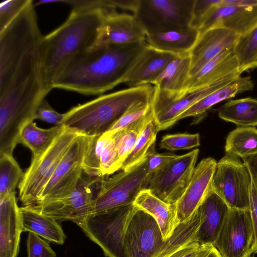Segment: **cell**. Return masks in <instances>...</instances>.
<instances>
[{
	"label": "cell",
	"instance_id": "8",
	"mask_svg": "<svg viewBox=\"0 0 257 257\" xmlns=\"http://www.w3.org/2000/svg\"><path fill=\"white\" fill-rule=\"evenodd\" d=\"M148 173L147 158L127 171L112 176H101L93 201L92 213L133 204L139 193L146 188Z\"/></svg>",
	"mask_w": 257,
	"mask_h": 257
},
{
	"label": "cell",
	"instance_id": "36",
	"mask_svg": "<svg viewBox=\"0 0 257 257\" xmlns=\"http://www.w3.org/2000/svg\"><path fill=\"white\" fill-rule=\"evenodd\" d=\"M24 173L13 155H0V198L16 192Z\"/></svg>",
	"mask_w": 257,
	"mask_h": 257
},
{
	"label": "cell",
	"instance_id": "43",
	"mask_svg": "<svg viewBox=\"0 0 257 257\" xmlns=\"http://www.w3.org/2000/svg\"><path fill=\"white\" fill-rule=\"evenodd\" d=\"M64 118V113H60L54 109L45 98L39 103L35 114V119L56 125H63Z\"/></svg>",
	"mask_w": 257,
	"mask_h": 257
},
{
	"label": "cell",
	"instance_id": "21",
	"mask_svg": "<svg viewBox=\"0 0 257 257\" xmlns=\"http://www.w3.org/2000/svg\"><path fill=\"white\" fill-rule=\"evenodd\" d=\"M190 69V52L177 55L153 82L155 95L168 99L186 95Z\"/></svg>",
	"mask_w": 257,
	"mask_h": 257
},
{
	"label": "cell",
	"instance_id": "33",
	"mask_svg": "<svg viewBox=\"0 0 257 257\" xmlns=\"http://www.w3.org/2000/svg\"><path fill=\"white\" fill-rule=\"evenodd\" d=\"M225 151L241 159L257 155V128L239 126L231 131L226 139Z\"/></svg>",
	"mask_w": 257,
	"mask_h": 257
},
{
	"label": "cell",
	"instance_id": "18",
	"mask_svg": "<svg viewBox=\"0 0 257 257\" xmlns=\"http://www.w3.org/2000/svg\"><path fill=\"white\" fill-rule=\"evenodd\" d=\"M146 36L133 14L116 11L105 15L97 44L140 43L146 41Z\"/></svg>",
	"mask_w": 257,
	"mask_h": 257
},
{
	"label": "cell",
	"instance_id": "42",
	"mask_svg": "<svg viewBox=\"0 0 257 257\" xmlns=\"http://www.w3.org/2000/svg\"><path fill=\"white\" fill-rule=\"evenodd\" d=\"M29 0H11L0 4V31L21 12Z\"/></svg>",
	"mask_w": 257,
	"mask_h": 257
},
{
	"label": "cell",
	"instance_id": "37",
	"mask_svg": "<svg viewBox=\"0 0 257 257\" xmlns=\"http://www.w3.org/2000/svg\"><path fill=\"white\" fill-rule=\"evenodd\" d=\"M88 147L83 161V173L90 177L101 176L100 155L105 140V135L89 137Z\"/></svg>",
	"mask_w": 257,
	"mask_h": 257
},
{
	"label": "cell",
	"instance_id": "31",
	"mask_svg": "<svg viewBox=\"0 0 257 257\" xmlns=\"http://www.w3.org/2000/svg\"><path fill=\"white\" fill-rule=\"evenodd\" d=\"M199 225L200 214L197 209L188 220L177 225L156 257H168L189 244L198 242L197 232Z\"/></svg>",
	"mask_w": 257,
	"mask_h": 257
},
{
	"label": "cell",
	"instance_id": "7",
	"mask_svg": "<svg viewBox=\"0 0 257 257\" xmlns=\"http://www.w3.org/2000/svg\"><path fill=\"white\" fill-rule=\"evenodd\" d=\"M195 0H139L134 14L146 35L191 27Z\"/></svg>",
	"mask_w": 257,
	"mask_h": 257
},
{
	"label": "cell",
	"instance_id": "17",
	"mask_svg": "<svg viewBox=\"0 0 257 257\" xmlns=\"http://www.w3.org/2000/svg\"><path fill=\"white\" fill-rule=\"evenodd\" d=\"M217 162L208 157L195 167L185 191L175 203L178 223L188 220L198 208L212 188Z\"/></svg>",
	"mask_w": 257,
	"mask_h": 257
},
{
	"label": "cell",
	"instance_id": "14",
	"mask_svg": "<svg viewBox=\"0 0 257 257\" xmlns=\"http://www.w3.org/2000/svg\"><path fill=\"white\" fill-rule=\"evenodd\" d=\"M165 242L155 219L135 207L124 238L125 257H156Z\"/></svg>",
	"mask_w": 257,
	"mask_h": 257
},
{
	"label": "cell",
	"instance_id": "29",
	"mask_svg": "<svg viewBox=\"0 0 257 257\" xmlns=\"http://www.w3.org/2000/svg\"><path fill=\"white\" fill-rule=\"evenodd\" d=\"M65 128L63 125H55L48 129L41 128L32 121L22 128L19 144L28 148L33 154L32 159H35L49 149Z\"/></svg>",
	"mask_w": 257,
	"mask_h": 257
},
{
	"label": "cell",
	"instance_id": "11",
	"mask_svg": "<svg viewBox=\"0 0 257 257\" xmlns=\"http://www.w3.org/2000/svg\"><path fill=\"white\" fill-rule=\"evenodd\" d=\"M89 139L81 135L75 137L36 204L65 197L75 190L83 174L82 163Z\"/></svg>",
	"mask_w": 257,
	"mask_h": 257
},
{
	"label": "cell",
	"instance_id": "5",
	"mask_svg": "<svg viewBox=\"0 0 257 257\" xmlns=\"http://www.w3.org/2000/svg\"><path fill=\"white\" fill-rule=\"evenodd\" d=\"M135 206L130 204L91 213L76 223L102 249L105 257H125L123 242Z\"/></svg>",
	"mask_w": 257,
	"mask_h": 257
},
{
	"label": "cell",
	"instance_id": "4",
	"mask_svg": "<svg viewBox=\"0 0 257 257\" xmlns=\"http://www.w3.org/2000/svg\"><path fill=\"white\" fill-rule=\"evenodd\" d=\"M153 92L154 87L147 84L100 96L65 113L63 125L78 135H102L134 103L151 100Z\"/></svg>",
	"mask_w": 257,
	"mask_h": 257
},
{
	"label": "cell",
	"instance_id": "34",
	"mask_svg": "<svg viewBox=\"0 0 257 257\" xmlns=\"http://www.w3.org/2000/svg\"><path fill=\"white\" fill-rule=\"evenodd\" d=\"M153 114L152 108L146 115L111 136L121 167L123 162L133 149L141 130Z\"/></svg>",
	"mask_w": 257,
	"mask_h": 257
},
{
	"label": "cell",
	"instance_id": "45",
	"mask_svg": "<svg viewBox=\"0 0 257 257\" xmlns=\"http://www.w3.org/2000/svg\"><path fill=\"white\" fill-rule=\"evenodd\" d=\"M220 0H195L193 8L191 27L194 28L200 19L213 6L217 5Z\"/></svg>",
	"mask_w": 257,
	"mask_h": 257
},
{
	"label": "cell",
	"instance_id": "22",
	"mask_svg": "<svg viewBox=\"0 0 257 257\" xmlns=\"http://www.w3.org/2000/svg\"><path fill=\"white\" fill-rule=\"evenodd\" d=\"M234 47L223 50L198 72L190 77L187 85L188 93L209 86L231 75L241 74Z\"/></svg>",
	"mask_w": 257,
	"mask_h": 257
},
{
	"label": "cell",
	"instance_id": "39",
	"mask_svg": "<svg viewBox=\"0 0 257 257\" xmlns=\"http://www.w3.org/2000/svg\"><path fill=\"white\" fill-rule=\"evenodd\" d=\"M100 155V170L101 176H108L121 169L117 153L111 136L106 134Z\"/></svg>",
	"mask_w": 257,
	"mask_h": 257
},
{
	"label": "cell",
	"instance_id": "46",
	"mask_svg": "<svg viewBox=\"0 0 257 257\" xmlns=\"http://www.w3.org/2000/svg\"><path fill=\"white\" fill-rule=\"evenodd\" d=\"M249 211L255 236L254 253H257V190L253 183L250 193Z\"/></svg>",
	"mask_w": 257,
	"mask_h": 257
},
{
	"label": "cell",
	"instance_id": "26",
	"mask_svg": "<svg viewBox=\"0 0 257 257\" xmlns=\"http://www.w3.org/2000/svg\"><path fill=\"white\" fill-rule=\"evenodd\" d=\"M20 211L23 232H33L59 244L64 243L67 236L57 220L30 206L20 207Z\"/></svg>",
	"mask_w": 257,
	"mask_h": 257
},
{
	"label": "cell",
	"instance_id": "16",
	"mask_svg": "<svg viewBox=\"0 0 257 257\" xmlns=\"http://www.w3.org/2000/svg\"><path fill=\"white\" fill-rule=\"evenodd\" d=\"M237 73L226 77L209 86L200 88L175 99L153 95L152 106L159 131L166 129L179 120L180 116L197 102L215 90L227 85L241 75Z\"/></svg>",
	"mask_w": 257,
	"mask_h": 257
},
{
	"label": "cell",
	"instance_id": "41",
	"mask_svg": "<svg viewBox=\"0 0 257 257\" xmlns=\"http://www.w3.org/2000/svg\"><path fill=\"white\" fill-rule=\"evenodd\" d=\"M26 244L28 257H56L49 244L33 232H29Z\"/></svg>",
	"mask_w": 257,
	"mask_h": 257
},
{
	"label": "cell",
	"instance_id": "25",
	"mask_svg": "<svg viewBox=\"0 0 257 257\" xmlns=\"http://www.w3.org/2000/svg\"><path fill=\"white\" fill-rule=\"evenodd\" d=\"M133 204L155 219L165 241L171 236L179 224L177 221L175 204H169L164 202L153 195L148 189L142 190L138 195Z\"/></svg>",
	"mask_w": 257,
	"mask_h": 257
},
{
	"label": "cell",
	"instance_id": "15",
	"mask_svg": "<svg viewBox=\"0 0 257 257\" xmlns=\"http://www.w3.org/2000/svg\"><path fill=\"white\" fill-rule=\"evenodd\" d=\"M217 5L212 7L194 27L200 34L211 28H223L240 36L257 25V6Z\"/></svg>",
	"mask_w": 257,
	"mask_h": 257
},
{
	"label": "cell",
	"instance_id": "47",
	"mask_svg": "<svg viewBox=\"0 0 257 257\" xmlns=\"http://www.w3.org/2000/svg\"><path fill=\"white\" fill-rule=\"evenodd\" d=\"M201 244L198 242L189 244L173 253L168 257H195Z\"/></svg>",
	"mask_w": 257,
	"mask_h": 257
},
{
	"label": "cell",
	"instance_id": "30",
	"mask_svg": "<svg viewBox=\"0 0 257 257\" xmlns=\"http://www.w3.org/2000/svg\"><path fill=\"white\" fill-rule=\"evenodd\" d=\"M218 116L240 126L257 125V98L230 99L218 109Z\"/></svg>",
	"mask_w": 257,
	"mask_h": 257
},
{
	"label": "cell",
	"instance_id": "1",
	"mask_svg": "<svg viewBox=\"0 0 257 257\" xmlns=\"http://www.w3.org/2000/svg\"><path fill=\"white\" fill-rule=\"evenodd\" d=\"M43 36L36 13L23 9L0 31V123L19 131L33 121L49 92L43 70Z\"/></svg>",
	"mask_w": 257,
	"mask_h": 257
},
{
	"label": "cell",
	"instance_id": "23",
	"mask_svg": "<svg viewBox=\"0 0 257 257\" xmlns=\"http://www.w3.org/2000/svg\"><path fill=\"white\" fill-rule=\"evenodd\" d=\"M229 209L226 203L211 188L198 208L200 225L197 239L199 244L213 245Z\"/></svg>",
	"mask_w": 257,
	"mask_h": 257
},
{
	"label": "cell",
	"instance_id": "12",
	"mask_svg": "<svg viewBox=\"0 0 257 257\" xmlns=\"http://www.w3.org/2000/svg\"><path fill=\"white\" fill-rule=\"evenodd\" d=\"M100 178L101 176L90 177L83 173L76 188L69 195L30 207L57 221L80 222L92 213Z\"/></svg>",
	"mask_w": 257,
	"mask_h": 257
},
{
	"label": "cell",
	"instance_id": "51",
	"mask_svg": "<svg viewBox=\"0 0 257 257\" xmlns=\"http://www.w3.org/2000/svg\"><path fill=\"white\" fill-rule=\"evenodd\" d=\"M255 67H257V61H256V64H255Z\"/></svg>",
	"mask_w": 257,
	"mask_h": 257
},
{
	"label": "cell",
	"instance_id": "35",
	"mask_svg": "<svg viewBox=\"0 0 257 257\" xmlns=\"http://www.w3.org/2000/svg\"><path fill=\"white\" fill-rule=\"evenodd\" d=\"M234 52L241 72L255 68L257 61V25L247 33L239 36Z\"/></svg>",
	"mask_w": 257,
	"mask_h": 257
},
{
	"label": "cell",
	"instance_id": "27",
	"mask_svg": "<svg viewBox=\"0 0 257 257\" xmlns=\"http://www.w3.org/2000/svg\"><path fill=\"white\" fill-rule=\"evenodd\" d=\"M199 35L197 29L190 27L184 30L147 35L146 42L158 50L180 55L191 51Z\"/></svg>",
	"mask_w": 257,
	"mask_h": 257
},
{
	"label": "cell",
	"instance_id": "50",
	"mask_svg": "<svg viewBox=\"0 0 257 257\" xmlns=\"http://www.w3.org/2000/svg\"><path fill=\"white\" fill-rule=\"evenodd\" d=\"M248 257H254V253L252 254L251 255H250Z\"/></svg>",
	"mask_w": 257,
	"mask_h": 257
},
{
	"label": "cell",
	"instance_id": "9",
	"mask_svg": "<svg viewBox=\"0 0 257 257\" xmlns=\"http://www.w3.org/2000/svg\"><path fill=\"white\" fill-rule=\"evenodd\" d=\"M252 184L250 172L239 157L226 153L217 162L212 189L229 208L249 209Z\"/></svg>",
	"mask_w": 257,
	"mask_h": 257
},
{
	"label": "cell",
	"instance_id": "2",
	"mask_svg": "<svg viewBox=\"0 0 257 257\" xmlns=\"http://www.w3.org/2000/svg\"><path fill=\"white\" fill-rule=\"evenodd\" d=\"M146 41L128 44H98L74 57L53 83V88L96 95L109 90L124 80Z\"/></svg>",
	"mask_w": 257,
	"mask_h": 257
},
{
	"label": "cell",
	"instance_id": "32",
	"mask_svg": "<svg viewBox=\"0 0 257 257\" xmlns=\"http://www.w3.org/2000/svg\"><path fill=\"white\" fill-rule=\"evenodd\" d=\"M154 114L147 121L141 130L132 152L122 163L121 169L127 171L144 161L149 152L155 147L159 132Z\"/></svg>",
	"mask_w": 257,
	"mask_h": 257
},
{
	"label": "cell",
	"instance_id": "48",
	"mask_svg": "<svg viewBox=\"0 0 257 257\" xmlns=\"http://www.w3.org/2000/svg\"><path fill=\"white\" fill-rule=\"evenodd\" d=\"M248 169L252 183L257 190V155L242 159Z\"/></svg>",
	"mask_w": 257,
	"mask_h": 257
},
{
	"label": "cell",
	"instance_id": "40",
	"mask_svg": "<svg viewBox=\"0 0 257 257\" xmlns=\"http://www.w3.org/2000/svg\"><path fill=\"white\" fill-rule=\"evenodd\" d=\"M200 145L199 134H176L164 136L160 144L162 149L169 151L190 149Z\"/></svg>",
	"mask_w": 257,
	"mask_h": 257
},
{
	"label": "cell",
	"instance_id": "49",
	"mask_svg": "<svg viewBox=\"0 0 257 257\" xmlns=\"http://www.w3.org/2000/svg\"><path fill=\"white\" fill-rule=\"evenodd\" d=\"M195 257H222L212 244H201Z\"/></svg>",
	"mask_w": 257,
	"mask_h": 257
},
{
	"label": "cell",
	"instance_id": "3",
	"mask_svg": "<svg viewBox=\"0 0 257 257\" xmlns=\"http://www.w3.org/2000/svg\"><path fill=\"white\" fill-rule=\"evenodd\" d=\"M106 14L98 9H73L61 26L43 37L42 63L50 90L71 59L97 44Z\"/></svg>",
	"mask_w": 257,
	"mask_h": 257
},
{
	"label": "cell",
	"instance_id": "28",
	"mask_svg": "<svg viewBox=\"0 0 257 257\" xmlns=\"http://www.w3.org/2000/svg\"><path fill=\"white\" fill-rule=\"evenodd\" d=\"M253 87L254 83L250 76L242 77L240 75L197 102L180 116L179 120L189 116H202L217 103L233 97L238 94L251 90Z\"/></svg>",
	"mask_w": 257,
	"mask_h": 257
},
{
	"label": "cell",
	"instance_id": "6",
	"mask_svg": "<svg viewBox=\"0 0 257 257\" xmlns=\"http://www.w3.org/2000/svg\"><path fill=\"white\" fill-rule=\"evenodd\" d=\"M77 135L65 128L44 153L32 159L18 186L19 197L23 206H32L38 202L45 186Z\"/></svg>",
	"mask_w": 257,
	"mask_h": 257
},
{
	"label": "cell",
	"instance_id": "10",
	"mask_svg": "<svg viewBox=\"0 0 257 257\" xmlns=\"http://www.w3.org/2000/svg\"><path fill=\"white\" fill-rule=\"evenodd\" d=\"M199 149L177 155L148 177L146 188L169 204H175L189 185L197 160Z\"/></svg>",
	"mask_w": 257,
	"mask_h": 257
},
{
	"label": "cell",
	"instance_id": "19",
	"mask_svg": "<svg viewBox=\"0 0 257 257\" xmlns=\"http://www.w3.org/2000/svg\"><path fill=\"white\" fill-rule=\"evenodd\" d=\"M239 35L226 29L213 28L199 37L190 51V76L198 72L208 61L226 48L234 46Z\"/></svg>",
	"mask_w": 257,
	"mask_h": 257
},
{
	"label": "cell",
	"instance_id": "13",
	"mask_svg": "<svg viewBox=\"0 0 257 257\" xmlns=\"http://www.w3.org/2000/svg\"><path fill=\"white\" fill-rule=\"evenodd\" d=\"M222 257H248L255 236L249 209H230L213 244Z\"/></svg>",
	"mask_w": 257,
	"mask_h": 257
},
{
	"label": "cell",
	"instance_id": "24",
	"mask_svg": "<svg viewBox=\"0 0 257 257\" xmlns=\"http://www.w3.org/2000/svg\"><path fill=\"white\" fill-rule=\"evenodd\" d=\"M177 55L158 50L147 44L124 83L129 87L152 84Z\"/></svg>",
	"mask_w": 257,
	"mask_h": 257
},
{
	"label": "cell",
	"instance_id": "44",
	"mask_svg": "<svg viewBox=\"0 0 257 257\" xmlns=\"http://www.w3.org/2000/svg\"><path fill=\"white\" fill-rule=\"evenodd\" d=\"M177 156L172 153H157L154 148L152 149L147 156L148 161L149 175Z\"/></svg>",
	"mask_w": 257,
	"mask_h": 257
},
{
	"label": "cell",
	"instance_id": "38",
	"mask_svg": "<svg viewBox=\"0 0 257 257\" xmlns=\"http://www.w3.org/2000/svg\"><path fill=\"white\" fill-rule=\"evenodd\" d=\"M152 109V99L134 103L105 134L112 136L114 134L146 115Z\"/></svg>",
	"mask_w": 257,
	"mask_h": 257
},
{
	"label": "cell",
	"instance_id": "20",
	"mask_svg": "<svg viewBox=\"0 0 257 257\" xmlns=\"http://www.w3.org/2000/svg\"><path fill=\"white\" fill-rule=\"evenodd\" d=\"M16 192L0 198V257H17L23 232Z\"/></svg>",
	"mask_w": 257,
	"mask_h": 257
}]
</instances>
